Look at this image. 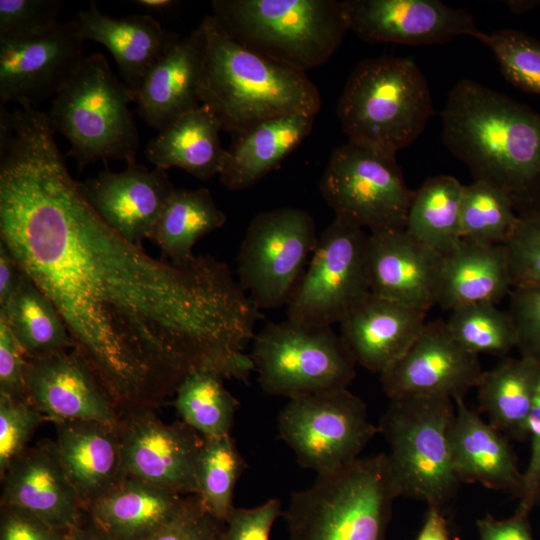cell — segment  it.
I'll list each match as a JSON object with an SVG mask.
<instances>
[{
	"instance_id": "5",
	"label": "cell",
	"mask_w": 540,
	"mask_h": 540,
	"mask_svg": "<svg viewBox=\"0 0 540 540\" xmlns=\"http://www.w3.org/2000/svg\"><path fill=\"white\" fill-rule=\"evenodd\" d=\"M396 498L387 455L358 458L292 493L288 540H386Z\"/></svg>"
},
{
	"instance_id": "30",
	"label": "cell",
	"mask_w": 540,
	"mask_h": 540,
	"mask_svg": "<svg viewBox=\"0 0 540 540\" xmlns=\"http://www.w3.org/2000/svg\"><path fill=\"white\" fill-rule=\"evenodd\" d=\"M221 124L205 105L182 114L151 139L146 158L155 168L177 167L201 181L219 175L226 157L219 132Z\"/></svg>"
},
{
	"instance_id": "23",
	"label": "cell",
	"mask_w": 540,
	"mask_h": 540,
	"mask_svg": "<svg viewBox=\"0 0 540 540\" xmlns=\"http://www.w3.org/2000/svg\"><path fill=\"white\" fill-rule=\"evenodd\" d=\"M206 47L203 22L181 37L157 61L136 93V111L161 131L182 114L201 105L199 81Z\"/></svg>"
},
{
	"instance_id": "33",
	"label": "cell",
	"mask_w": 540,
	"mask_h": 540,
	"mask_svg": "<svg viewBox=\"0 0 540 540\" xmlns=\"http://www.w3.org/2000/svg\"><path fill=\"white\" fill-rule=\"evenodd\" d=\"M0 318L6 322L27 359L75 347L53 303L24 273L11 300L0 308Z\"/></svg>"
},
{
	"instance_id": "21",
	"label": "cell",
	"mask_w": 540,
	"mask_h": 540,
	"mask_svg": "<svg viewBox=\"0 0 540 540\" xmlns=\"http://www.w3.org/2000/svg\"><path fill=\"white\" fill-rule=\"evenodd\" d=\"M0 479V506L22 509L68 532L86 518L55 441L45 440L28 447L11 462Z\"/></svg>"
},
{
	"instance_id": "51",
	"label": "cell",
	"mask_w": 540,
	"mask_h": 540,
	"mask_svg": "<svg viewBox=\"0 0 540 540\" xmlns=\"http://www.w3.org/2000/svg\"><path fill=\"white\" fill-rule=\"evenodd\" d=\"M415 540H449L447 522L441 509L429 507L422 529Z\"/></svg>"
},
{
	"instance_id": "45",
	"label": "cell",
	"mask_w": 540,
	"mask_h": 540,
	"mask_svg": "<svg viewBox=\"0 0 540 540\" xmlns=\"http://www.w3.org/2000/svg\"><path fill=\"white\" fill-rule=\"evenodd\" d=\"M225 522L206 510L198 495L174 522L147 540H224Z\"/></svg>"
},
{
	"instance_id": "24",
	"label": "cell",
	"mask_w": 540,
	"mask_h": 540,
	"mask_svg": "<svg viewBox=\"0 0 540 540\" xmlns=\"http://www.w3.org/2000/svg\"><path fill=\"white\" fill-rule=\"evenodd\" d=\"M74 20L84 41L98 42L111 52L121 80L134 96L157 61L181 39L148 13L114 18L100 12L95 1Z\"/></svg>"
},
{
	"instance_id": "48",
	"label": "cell",
	"mask_w": 540,
	"mask_h": 540,
	"mask_svg": "<svg viewBox=\"0 0 540 540\" xmlns=\"http://www.w3.org/2000/svg\"><path fill=\"white\" fill-rule=\"evenodd\" d=\"M528 437L531 441L530 459L522 473L517 512L529 515L540 501V383L528 420Z\"/></svg>"
},
{
	"instance_id": "46",
	"label": "cell",
	"mask_w": 540,
	"mask_h": 540,
	"mask_svg": "<svg viewBox=\"0 0 540 540\" xmlns=\"http://www.w3.org/2000/svg\"><path fill=\"white\" fill-rule=\"evenodd\" d=\"M0 507V540H69L71 531L58 529L22 509Z\"/></svg>"
},
{
	"instance_id": "32",
	"label": "cell",
	"mask_w": 540,
	"mask_h": 540,
	"mask_svg": "<svg viewBox=\"0 0 540 540\" xmlns=\"http://www.w3.org/2000/svg\"><path fill=\"white\" fill-rule=\"evenodd\" d=\"M226 220L208 189H175L150 240L160 248L165 259L186 266L196 257L193 254L196 242L221 228Z\"/></svg>"
},
{
	"instance_id": "4",
	"label": "cell",
	"mask_w": 540,
	"mask_h": 540,
	"mask_svg": "<svg viewBox=\"0 0 540 540\" xmlns=\"http://www.w3.org/2000/svg\"><path fill=\"white\" fill-rule=\"evenodd\" d=\"M434 114L428 81L411 59L380 56L358 63L337 115L348 141L389 154L413 143Z\"/></svg>"
},
{
	"instance_id": "14",
	"label": "cell",
	"mask_w": 540,
	"mask_h": 540,
	"mask_svg": "<svg viewBox=\"0 0 540 540\" xmlns=\"http://www.w3.org/2000/svg\"><path fill=\"white\" fill-rule=\"evenodd\" d=\"M154 411L119 419L125 476L181 495L197 494L196 464L204 438L181 420L164 423Z\"/></svg>"
},
{
	"instance_id": "8",
	"label": "cell",
	"mask_w": 540,
	"mask_h": 540,
	"mask_svg": "<svg viewBox=\"0 0 540 540\" xmlns=\"http://www.w3.org/2000/svg\"><path fill=\"white\" fill-rule=\"evenodd\" d=\"M455 405L449 398L404 396L390 399L378 432L386 439L389 470L397 497L441 509L457 493L448 433Z\"/></svg>"
},
{
	"instance_id": "43",
	"label": "cell",
	"mask_w": 540,
	"mask_h": 540,
	"mask_svg": "<svg viewBox=\"0 0 540 540\" xmlns=\"http://www.w3.org/2000/svg\"><path fill=\"white\" fill-rule=\"evenodd\" d=\"M509 313L517 331V348L522 356L540 363V285L512 288Z\"/></svg>"
},
{
	"instance_id": "47",
	"label": "cell",
	"mask_w": 540,
	"mask_h": 540,
	"mask_svg": "<svg viewBox=\"0 0 540 540\" xmlns=\"http://www.w3.org/2000/svg\"><path fill=\"white\" fill-rule=\"evenodd\" d=\"M27 358L4 319L0 318V394L26 395Z\"/></svg>"
},
{
	"instance_id": "42",
	"label": "cell",
	"mask_w": 540,
	"mask_h": 540,
	"mask_svg": "<svg viewBox=\"0 0 540 540\" xmlns=\"http://www.w3.org/2000/svg\"><path fill=\"white\" fill-rule=\"evenodd\" d=\"M64 2L61 0H0V39L36 37L54 29Z\"/></svg>"
},
{
	"instance_id": "49",
	"label": "cell",
	"mask_w": 540,
	"mask_h": 540,
	"mask_svg": "<svg viewBox=\"0 0 540 540\" xmlns=\"http://www.w3.org/2000/svg\"><path fill=\"white\" fill-rule=\"evenodd\" d=\"M528 517L517 511L503 520L486 515L476 522L479 540H533Z\"/></svg>"
},
{
	"instance_id": "34",
	"label": "cell",
	"mask_w": 540,
	"mask_h": 540,
	"mask_svg": "<svg viewBox=\"0 0 540 540\" xmlns=\"http://www.w3.org/2000/svg\"><path fill=\"white\" fill-rule=\"evenodd\" d=\"M463 187L449 175L427 179L414 191L405 230L444 255L451 251L462 239Z\"/></svg>"
},
{
	"instance_id": "16",
	"label": "cell",
	"mask_w": 540,
	"mask_h": 540,
	"mask_svg": "<svg viewBox=\"0 0 540 540\" xmlns=\"http://www.w3.org/2000/svg\"><path fill=\"white\" fill-rule=\"evenodd\" d=\"M483 370L477 355L466 350L450 333L447 323L427 322L392 366L380 374L385 394L464 398L480 381Z\"/></svg>"
},
{
	"instance_id": "25",
	"label": "cell",
	"mask_w": 540,
	"mask_h": 540,
	"mask_svg": "<svg viewBox=\"0 0 540 540\" xmlns=\"http://www.w3.org/2000/svg\"><path fill=\"white\" fill-rule=\"evenodd\" d=\"M455 412L448 439L457 478L519 496L522 473L507 437L486 423L464 398L454 400Z\"/></svg>"
},
{
	"instance_id": "44",
	"label": "cell",
	"mask_w": 540,
	"mask_h": 540,
	"mask_svg": "<svg viewBox=\"0 0 540 540\" xmlns=\"http://www.w3.org/2000/svg\"><path fill=\"white\" fill-rule=\"evenodd\" d=\"M280 516L282 508L278 498L253 508L235 507L226 519L224 540H269L272 527Z\"/></svg>"
},
{
	"instance_id": "38",
	"label": "cell",
	"mask_w": 540,
	"mask_h": 540,
	"mask_svg": "<svg viewBox=\"0 0 540 540\" xmlns=\"http://www.w3.org/2000/svg\"><path fill=\"white\" fill-rule=\"evenodd\" d=\"M518 220L510 200L487 183L464 185L461 237L479 244H505Z\"/></svg>"
},
{
	"instance_id": "13",
	"label": "cell",
	"mask_w": 540,
	"mask_h": 540,
	"mask_svg": "<svg viewBox=\"0 0 540 540\" xmlns=\"http://www.w3.org/2000/svg\"><path fill=\"white\" fill-rule=\"evenodd\" d=\"M318 239L313 217L301 209H274L252 219L240 246L237 273L259 310L289 302Z\"/></svg>"
},
{
	"instance_id": "40",
	"label": "cell",
	"mask_w": 540,
	"mask_h": 540,
	"mask_svg": "<svg viewBox=\"0 0 540 540\" xmlns=\"http://www.w3.org/2000/svg\"><path fill=\"white\" fill-rule=\"evenodd\" d=\"M504 245L512 288L540 285V207L518 215Z\"/></svg>"
},
{
	"instance_id": "20",
	"label": "cell",
	"mask_w": 540,
	"mask_h": 540,
	"mask_svg": "<svg viewBox=\"0 0 540 540\" xmlns=\"http://www.w3.org/2000/svg\"><path fill=\"white\" fill-rule=\"evenodd\" d=\"M445 255L406 230L368 235L371 293L413 308L438 303Z\"/></svg>"
},
{
	"instance_id": "19",
	"label": "cell",
	"mask_w": 540,
	"mask_h": 540,
	"mask_svg": "<svg viewBox=\"0 0 540 540\" xmlns=\"http://www.w3.org/2000/svg\"><path fill=\"white\" fill-rule=\"evenodd\" d=\"M97 214L128 242L142 247L174 190L165 170L135 164L122 172L107 166L95 177L79 182Z\"/></svg>"
},
{
	"instance_id": "17",
	"label": "cell",
	"mask_w": 540,
	"mask_h": 540,
	"mask_svg": "<svg viewBox=\"0 0 540 540\" xmlns=\"http://www.w3.org/2000/svg\"><path fill=\"white\" fill-rule=\"evenodd\" d=\"M349 31L361 40L411 46L444 44L481 31L470 12L438 0H345Z\"/></svg>"
},
{
	"instance_id": "11",
	"label": "cell",
	"mask_w": 540,
	"mask_h": 540,
	"mask_svg": "<svg viewBox=\"0 0 540 540\" xmlns=\"http://www.w3.org/2000/svg\"><path fill=\"white\" fill-rule=\"evenodd\" d=\"M277 427L298 464L318 475L353 463L378 433L366 404L347 388L289 399Z\"/></svg>"
},
{
	"instance_id": "6",
	"label": "cell",
	"mask_w": 540,
	"mask_h": 540,
	"mask_svg": "<svg viewBox=\"0 0 540 540\" xmlns=\"http://www.w3.org/2000/svg\"><path fill=\"white\" fill-rule=\"evenodd\" d=\"M213 16L236 41L307 71L324 64L349 31L337 0H214Z\"/></svg>"
},
{
	"instance_id": "54",
	"label": "cell",
	"mask_w": 540,
	"mask_h": 540,
	"mask_svg": "<svg viewBox=\"0 0 540 540\" xmlns=\"http://www.w3.org/2000/svg\"><path fill=\"white\" fill-rule=\"evenodd\" d=\"M506 5L509 7L512 13L522 14L534 9L540 4V1L536 0H511L506 1Z\"/></svg>"
},
{
	"instance_id": "39",
	"label": "cell",
	"mask_w": 540,
	"mask_h": 540,
	"mask_svg": "<svg viewBox=\"0 0 540 540\" xmlns=\"http://www.w3.org/2000/svg\"><path fill=\"white\" fill-rule=\"evenodd\" d=\"M493 52L504 78L522 91L540 96V40L517 29L484 33L477 39Z\"/></svg>"
},
{
	"instance_id": "41",
	"label": "cell",
	"mask_w": 540,
	"mask_h": 540,
	"mask_svg": "<svg viewBox=\"0 0 540 540\" xmlns=\"http://www.w3.org/2000/svg\"><path fill=\"white\" fill-rule=\"evenodd\" d=\"M45 416L27 397L0 394V477L23 453L35 429Z\"/></svg>"
},
{
	"instance_id": "18",
	"label": "cell",
	"mask_w": 540,
	"mask_h": 540,
	"mask_svg": "<svg viewBox=\"0 0 540 540\" xmlns=\"http://www.w3.org/2000/svg\"><path fill=\"white\" fill-rule=\"evenodd\" d=\"M26 395L54 424L90 420L118 425L120 419L109 395L75 349L27 359Z\"/></svg>"
},
{
	"instance_id": "36",
	"label": "cell",
	"mask_w": 540,
	"mask_h": 540,
	"mask_svg": "<svg viewBox=\"0 0 540 540\" xmlns=\"http://www.w3.org/2000/svg\"><path fill=\"white\" fill-rule=\"evenodd\" d=\"M246 467L230 434L203 439L196 464V495L206 510L223 522L235 508L234 489Z\"/></svg>"
},
{
	"instance_id": "26",
	"label": "cell",
	"mask_w": 540,
	"mask_h": 540,
	"mask_svg": "<svg viewBox=\"0 0 540 540\" xmlns=\"http://www.w3.org/2000/svg\"><path fill=\"white\" fill-rule=\"evenodd\" d=\"M54 425L59 458L85 510L125 477L118 425L90 420Z\"/></svg>"
},
{
	"instance_id": "29",
	"label": "cell",
	"mask_w": 540,
	"mask_h": 540,
	"mask_svg": "<svg viewBox=\"0 0 540 540\" xmlns=\"http://www.w3.org/2000/svg\"><path fill=\"white\" fill-rule=\"evenodd\" d=\"M512 288L504 244L461 239L445 254L438 303L442 309L477 303H499Z\"/></svg>"
},
{
	"instance_id": "10",
	"label": "cell",
	"mask_w": 540,
	"mask_h": 540,
	"mask_svg": "<svg viewBox=\"0 0 540 540\" xmlns=\"http://www.w3.org/2000/svg\"><path fill=\"white\" fill-rule=\"evenodd\" d=\"M320 192L335 217L371 233L406 229L414 191L396 155L348 141L331 154Z\"/></svg>"
},
{
	"instance_id": "55",
	"label": "cell",
	"mask_w": 540,
	"mask_h": 540,
	"mask_svg": "<svg viewBox=\"0 0 540 540\" xmlns=\"http://www.w3.org/2000/svg\"><path fill=\"white\" fill-rule=\"evenodd\" d=\"M71 533V532H70Z\"/></svg>"
},
{
	"instance_id": "3",
	"label": "cell",
	"mask_w": 540,
	"mask_h": 540,
	"mask_svg": "<svg viewBox=\"0 0 540 540\" xmlns=\"http://www.w3.org/2000/svg\"><path fill=\"white\" fill-rule=\"evenodd\" d=\"M206 47L199 98L233 135L268 119L317 116L321 96L305 71L260 55L232 38L213 16L202 20Z\"/></svg>"
},
{
	"instance_id": "53",
	"label": "cell",
	"mask_w": 540,
	"mask_h": 540,
	"mask_svg": "<svg viewBox=\"0 0 540 540\" xmlns=\"http://www.w3.org/2000/svg\"><path fill=\"white\" fill-rule=\"evenodd\" d=\"M133 3L147 12L155 13L169 12L179 4L175 0H134Z\"/></svg>"
},
{
	"instance_id": "28",
	"label": "cell",
	"mask_w": 540,
	"mask_h": 540,
	"mask_svg": "<svg viewBox=\"0 0 540 540\" xmlns=\"http://www.w3.org/2000/svg\"><path fill=\"white\" fill-rule=\"evenodd\" d=\"M315 115L290 114L260 122L234 135L219 174L229 190L247 189L293 152L311 133Z\"/></svg>"
},
{
	"instance_id": "12",
	"label": "cell",
	"mask_w": 540,
	"mask_h": 540,
	"mask_svg": "<svg viewBox=\"0 0 540 540\" xmlns=\"http://www.w3.org/2000/svg\"><path fill=\"white\" fill-rule=\"evenodd\" d=\"M368 235L337 217L317 246L288 304V320L331 327L369 295Z\"/></svg>"
},
{
	"instance_id": "50",
	"label": "cell",
	"mask_w": 540,
	"mask_h": 540,
	"mask_svg": "<svg viewBox=\"0 0 540 540\" xmlns=\"http://www.w3.org/2000/svg\"><path fill=\"white\" fill-rule=\"evenodd\" d=\"M23 272L17 261L6 247L0 242V308H3L15 294Z\"/></svg>"
},
{
	"instance_id": "27",
	"label": "cell",
	"mask_w": 540,
	"mask_h": 540,
	"mask_svg": "<svg viewBox=\"0 0 540 540\" xmlns=\"http://www.w3.org/2000/svg\"><path fill=\"white\" fill-rule=\"evenodd\" d=\"M195 496L125 476L85 512L110 540H147L182 515Z\"/></svg>"
},
{
	"instance_id": "7",
	"label": "cell",
	"mask_w": 540,
	"mask_h": 540,
	"mask_svg": "<svg viewBox=\"0 0 540 540\" xmlns=\"http://www.w3.org/2000/svg\"><path fill=\"white\" fill-rule=\"evenodd\" d=\"M131 102L135 96L100 53L85 57L54 96L48 121L53 132L69 142L68 155L79 172L110 159L137 163L139 136Z\"/></svg>"
},
{
	"instance_id": "2",
	"label": "cell",
	"mask_w": 540,
	"mask_h": 540,
	"mask_svg": "<svg viewBox=\"0 0 540 540\" xmlns=\"http://www.w3.org/2000/svg\"><path fill=\"white\" fill-rule=\"evenodd\" d=\"M442 141L474 181L504 193L518 215L540 207V113L463 79L442 111Z\"/></svg>"
},
{
	"instance_id": "35",
	"label": "cell",
	"mask_w": 540,
	"mask_h": 540,
	"mask_svg": "<svg viewBox=\"0 0 540 540\" xmlns=\"http://www.w3.org/2000/svg\"><path fill=\"white\" fill-rule=\"evenodd\" d=\"M218 371L200 368L190 371L175 392L173 405L180 420L202 437L230 434L239 401L225 388Z\"/></svg>"
},
{
	"instance_id": "31",
	"label": "cell",
	"mask_w": 540,
	"mask_h": 540,
	"mask_svg": "<svg viewBox=\"0 0 540 540\" xmlns=\"http://www.w3.org/2000/svg\"><path fill=\"white\" fill-rule=\"evenodd\" d=\"M540 383V363L530 357L504 358L483 371L478 385V412L506 437H528V420Z\"/></svg>"
},
{
	"instance_id": "9",
	"label": "cell",
	"mask_w": 540,
	"mask_h": 540,
	"mask_svg": "<svg viewBox=\"0 0 540 540\" xmlns=\"http://www.w3.org/2000/svg\"><path fill=\"white\" fill-rule=\"evenodd\" d=\"M251 359L261 389L289 399L347 388L356 376L352 353L331 327L288 319L254 336Z\"/></svg>"
},
{
	"instance_id": "15",
	"label": "cell",
	"mask_w": 540,
	"mask_h": 540,
	"mask_svg": "<svg viewBox=\"0 0 540 540\" xmlns=\"http://www.w3.org/2000/svg\"><path fill=\"white\" fill-rule=\"evenodd\" d=\"M84 40L74 19L27 39H0V106L34 107L54 97L78 69Z\"/></svg>"
},
{
	"instance_id": "37",
	"label": "cell",
	"mask_w": 540,
	"mask_h": 540,
	"mask_svg": "<svg viewBox=\"0 0 540 540\" xmlns=\"http://www.w3.org/2000/svg\"><path fill=\"white\" fill-rule=\"evenodd\" d=\"M452 336L469 352L505 356L517 347V331L509 311L492 303L465 305L446 322Z\"/></svg>"
},
{
	"instance_id": "22",
	"label": "cell",
	"mask_w": 540,
	"mask_h": 540,
	"mask_svg": "<svg viewBox=\"0 0 540 540\" xmlns=\"http://www.w3.org/2000/svg\"><path fill=\"white\" fill-rule=\"evenodd\" d=\"M426 312L371 293L339 323L340 336L357 364L381 374L415 341Z\"/></svg>"
},
{
	"instance_id": "1",
	"label": "cell",
	"mask_w": 540,
	"mask_h": 540,
	"mask_svg": "<svg viewBox=\"0 0 540 540\" xmlns=\"http://www.w3.org/2000/svg\"><path fill=\"white\" fill-rule=\"evenodd\" d=\"M0 242L59 312L119 418L155 410L192 370L241 379L260 310L223 261L176 265L114 231L85 198L47 114L0 131Z\"/></svg>"
},
{
	"instance_id": "52",
	"label": "cell",
	"mask_w": 540,
	"mask_h": 540,
	"mask_svg": "<svg viewBox=\"0 0 540 540\" xmlns=\"http://www.w3.org/2000/svg\"><path fill=\"white\" fill-rule=\"evenodd\" d=\"M69 540H110L87 516L83 523L72 530Z\"/></svg>"
}]
</instances>
